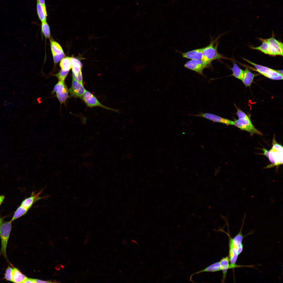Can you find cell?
Masks as SVG:
<instances>
[{
    "instance_id": "obj_37",
    "label": "cell",
    "mask_w": 283,
    "mask_h": 283,
    "mask_svg": "<svg viewBox=\"0 0 283 283\" xmlns=\"http://www.w3.org/2000/svg\"></svg>"
},
{
    "instance_id": "obj_8",
    "label": "cell",
    "mask_w": 283,
    "mask_h": 283,
    "mask_svg": "<svg viewBox=\"0 0 283 283\" xmlns=\"http://www.w3.org/2000/svg\"><path fill=\"white\" fill-rule=\"evenodd\" d=\"M209 64L202 60L192 59L184 64V67L205 77L203 74L204 69Z\"/></svg>"
},
{
    "instance_id": "obj_33",
    "label": "cell",
    "mask_w": 283,
    "mask_h": 283,
    "mask_svg": "<svg viewBox=\"0 0 283 283\" xmlns=\"http://www.w3.org/2000/svg\"><path fill=\"white\" fill-rule=\"evenodd\" d=\"M35 283H50L51 282L49 281H43L38 279H34Z\"/></svg>"
},
{
    "instance_id": "obj_31",
    "label": "cell",
    "mask_w": 283,
    "mask_h": 283,
    "mask_svg": "<svg viewBox=\"0 0 283 283\" xmlns=\"http://www.w3.org/2000/svg\"><path fill=\"white\" fill-rule=\"evenodd\" d=\"M262 150L264 152L262 154L265 156L267 157L268 158L269 154V151H268V150H267V149H266L264 148H263V149H262Z\"/></svg>"
},
{
    "instance_id": "obj_13",
    "label": "cell",
    "mask_w": 283,
    "mask_h": 283,
    "mask_svg": "<svg viewBox=\"0 0 283 283\" xmlns=\"http://www.w3.org/2000/svg\"><path fill=\"white\" fill-rule=\"evenodd\" d=\"M252 48L260 51L265 54L272 56L279 55L276 50L265 40H262V45L258 47H253Z\"/></svg>"
},
{
    "instance_id": "obj_12",
    "label": "cell",
    "mask_w": 283,
    "mask_h": 283,
    "mask_svg": "<svg viewBox=\"0 0 283 283\" xmlns=\"http://www.w3.org/2000/svg\"><path fill=\"white\" fill-rule=\"evenodd\" d=\"M42 191V190L37 193L33 192L30 197L25 199L22 201L20 205L29 210L34 203L43 198L39 196Z\"/></svg>"
},
{
    "instance_id": "obj_17",
    "label": "cell",
    "mask_w": 283,
    "mask_h": 283,
    "mask_svg": "<svg viewBox=\"0 0 283 283\" xmlns=\"http://www.w3.org/2000/svg\"><path fill=\"white\" fill-rule=\"evenodd\" d=\"M27 277L23 274L18 269L13 268L12 273V282L15 283H23Z\"/></svg>"
},
{
    "instance_id": "obj_18",
    "label": "cell",
    "mask_w": 283,
    "mask_h": 283,
    "mask_svg": "<svg viewBox=\"0 0 283 283\" xmlns=\"http://www.w3.org/2000/svg\"><path fill=\"white\" fill-rule=\"evenodd\" d=\"M36 11L39 19L41 22L46 21L47 14L46 9L40 3L38 0H36Z\"/></svg>"
},
{
    "instance_id": "obj_19",
    "label": "cell",
    "mask_w": 283,
    "mask_h": 283,
    "mask_svg": "<svg viewBox=\"0 0 283 283\" xmlns=\"http://www.w3.org/2000/svg\"><path fill=\"white\" fill-rule=\"evenodd\" d=\"M221 270V265L219 262L214 263L205 268L200 271L194 273L192 274L190 277V279L192 278L194 275L200 273L205 272H215Z\"/></svg>"
},
{
    "instance_id": "obj_5",
    "label": "cell",
    "mask_w": 283,
    "mask_h": 283,
    "mask_svg": "<svg viewBox=\"0 0 283 283\" xmlns=\"http://www.w3.org/2000/svg\"><path fill=\"white\" fill-rule=\"evenodd\" d=\"M234 125L241 130L249 132L251 136L254 134L262 135V132L254 126L248 116L245 118L235 120Z\"/></svg>"
},
{
    "instance_id": "obj_32",
    "label": "cell",
    "mask_w": 283,
    "mask_h": 283,
    "mask_svg": "<svg viewBox=\"0 0 283 283\" xmlns=\"http://www.w3.org/2000/svg\"><path fill=\"white\" fill-rule=\"evenodd\" d=\"M23 283H35L34 279L27 278Z\"/></svg>"
},
{
    "instance_id": "obj_20",
    "label": "cell",
    "mask_w": 283,
    "mask_h": 283,
    "mask_svg": "<svg viewBox=\"0 0 283 283\" xmlns=\"http://www.w3.org/2000/svg\"><path fill=\"white\" fill-rule=\"evenodd\" d=\"M276 50L279 55L283 56V44L274 37L265 40Z\"/></svg>"
},
{
    "instance_id": "obj_2",
    "label": "cell",
    "mask_w": 283,
    "mask_h": 283,
    "mask_svg": "<svg viewBox=\"0 0 283 283\" xmlns=\"http://www.w3.org/2000/svg\"><path fill=\"white\" fill-rule=\"evenodd\" d=\"M218 45L217 38L211 41L208 46L203 48L202 60L210 64L214 60L224 58L222 55L218 53L217 50Z\"/></svg>"
},
{
    "instance_id": "obj_29",
    "label": "cell",
    "mask_w": 283,
    "mask_h": 283,
    "mask_svg": "<svg viewBox=\"0 0 283 283\" xmlns=\"http://www.w3.org/2000/svg\"><path fill=\"white\" fill-rule=\"evenodd\" d=\"M54 61L55 63H57L64 57V53L60 55H52Z\"/></svg>"
},
{
    "instance_id": "obj_24",
    "label": "cell",
    "mask_w": 283,
    "mask_h": 283,
    "mask_svg": "<svg viewBox=\"0 0 283 283\" xmlns=\"http://www.w3.org/2000/svg\"><path fill=\"white\" fill-rule=\"evenodd\" d=\"M28 210L20 205L15 211L10 221L12 222L16 219L25 215Z\"/></svg>"
},
{
    "instance_id": "obj_22",
    "label": "cell",
    "mask_w": 283,
    "mask_h": 283,
    "mask_svg": "<svg viewBox=\"0 0 283 283\" xmlns=\"http://www.w3.org/2000/svg\"><path fill=\"white\" fill-rule=\"evenodd\" d=\"M59 65L61 70L64 71H69L72 68L70 57H66L61 61Z\"/></svg>"
},
{
    "instance_id": "obj_9",
    "label": "cell",
    "mask_w": 283,
    "mask_h": 283,
    "mask_svg": "<svg viewBox=\"0 0 283 283\" xmlns=\"http://www.w3.org/2000/svg\"><path fill=\"white\" fill-rule=\"evenodd\" d=\"M192 115L203 117L214 122L221 123L227 125H234V121L222 117L215 114L208 113L200 112L197 115Z\"/></svg>"
},
{
    "instance_id": "obj_30",
    "label": "cell",
    "mask_w": 283,
    "mask_h": 283,
    "mask_svg": "<svg viewBox=\"0 0 283 283\" xmlns=\"http://www.w3.org/2000/svg\"><path fill=\"white\" fill-rule=\"evenodd\" d=\"M237 115L238 118H244L247 117L248 116L240 109L237 108Z\"/></svg>"
},
{
    "instance_id": "obj_36",
    "label": "cell",
    "mask_w": 283,
    "mask_h": 283,
    "mask_svg": "<svg viewBox=\"0 0 283 283\" xmlns=\"http://www.w3.org/2000/svg\"><path fill=\"white\" fill-rule=\"evenodd\" d=\"M3 222V219L2 218L0 217V228Z\"/></svg>"
},
{
    "instance_id": "obj_15",
    "label": "cell",
    "mask_w": 283,
    "mask_h": 283,
    "mask_svg": "<svg viewBox=\"0 0 283 283\" xmlns=\"http://www.w3.org/2000/svg\"><path fill=\"white\" fill-rule=\"evenodd\" d=\"M219 262L222 273V282H224L226 278L228 270L229 269L230 263L228 256L223 258Z\"/></svg>"
},
{
    "instance_id": "obj_1",
    "label": "cell",
    "mask_w": 283,
    "mask_h": 283,
    "mask_svg": "<svg viewBox=\"0 0 283 283\" xmlns=\"http://www.w3.org/2000/svg\"><path fill=\"white\" fill-rule=\"evenodd\" d=\"M246 216V214L245 213L243 219L242 226L238 233L233 238L231 237L228 234H227L229 238V251L228 256L230 263L229 269H234L241 266L236 265V263L238 255L241 253L243 249L242 241L243 236L242 233V230Z\"/></svg>"
},
{
    "instance_id": "obj_10",
    "label": "cell",
    "mask_w": 283,
    "mask_h": 283,
    "mask_svg": "<svg viewBox=\"0 0 283 283\" xmlns=\"http://www.w3.org/2000/svg\"><path fill=\"white\" fill-rule=\"evenodd\" d=\"M85 90L83 83L78 81L73 78L72 86L68 90L71 96L75 98H81Z\"/></svg>"
},
{
    "instance_id": "obj_7",
    "label": "cell",
    "mask_w": 283,
    "mask_h": 283,
    "mask_svg": "<svg viewBox=\"0 0 283 283\" xmlns=\"http://www.w3.org/2000/svg\"><path fill=\"white\" fill-rule=\"evenodd\" d=\"M52 93H56V96L61 104L64 103L69 97L68 91L64 81L59 80L55 85Z\"/></svg>"
},
{
    "instance_id": "obj_28",
    "label": "cell",
    "mask_w": 283,
    "mask_h": 283,
    "mask_svg": "<svg viewBox=\"0 0 283 283\" xmlns=\"http://www.w3.org/2000/svg\"><path fill=\"white\" fill-rule=\"evenodd\" d=\"M70 62L72 67H82V64L80 60L73 57H70Z\"/></svg>"
},
{
    "instance_id": "obj_6",
    "label": "cell",
    "mask_w": 283,
    "mask_h": 283,
    "mask_svg": "<svg viewBox=\"0 0 283 283\" xmlns=\"http://www.w3.org/2000/svg\"><path fill=\"white\" fill-rule=\"evenodd\" d=\"M82 98L86 105L89 107L99 106L107 110L118 111L117 110L108 107L101 104L92 94L86 90Z\"/></svg>"
},
{
    "instance_id": "obj_21",
    "label": "cell",
    "mask_w": 283,
    "mask_h": 283,
    "mask_svg": "<svg viewBox=\"0 0 283 283\" xmlns=\"http://www.w3.org/2000/svg\"><path fill=\"white\" fill-rule=\"evenodd\" d=\"M50 41L52 55H60L64 53L62 48L59 43L52 40H50Z\"/></svg>"
},
{
    "instance_id": "obj_23",
    "label": "cell",
    "mask_w": 283,
    "mask_h": 283,
    "mask_svg": "<svg viewBox=\"0 0 283 283\" xmlns=\"http://www.w3.org/2000/svg\"><path fill=\"white\" fill-rule=\"evenodd\" d=\"M231 70L233 72L232 75L242 80L244 70L241 68L235 63H233Z\"/></svg>"
},
{
    "instance_id": "obj_26",
    "label": "cell",
    "mask_w": 283,
    "mask_h": 283,
    "mask_svg": "<svg viewBox=\"0 0 283 283\" xmlns=\"http://www.w3.org/2000/svg\"><path fill=\"white\" fill-rule=\"evenodd\" d=\"M69 72V71H64L61 70L58 73L54 75V76L58 79L59 80L64 81Z\"/></svg>"
},
{
    "instance_id": "obj_25",
    "label": "cell",
    "mask_w": 283,
    "mask_h": 283,
    "mask_svg": "<svg viewBox=\"0 0 283 283\" xmlns=\"http://www.w3.org/2000/svg\"><path fill=\"white\" fill-rule=\"evenodd\" d=\"M42 32L46 38H49L51 36L50 26L47 21L42 22L41 25Z\"/></svg>"
},
{
    "instance_id": "obj_14",
    "label": "cell",
    "mask_w": 283,
    "mask_h": 283,
    "mask_svg": "<svg viewBox=\"0 0 283 283\" xmlns=\"http://www.w3.org/2000/svg\"><path fill=\"white\" fill-rule=\"evenodd\" d=\"M203 48L197 49L187 52H181L179 51L183 58L192 59L202 60Z\"/></svg>"
},
{
    "instance_id": "obj_11",
    "label": "cell",
    "mask_w": 283,
    "mask_h": 283,
    "mask_svg": "<svg viewBox=\"0 0 283 283\" xmlns=\"http://www.w3.org/2000/svg\"><path fill=\"white\" fill-rule=\"evenodd\" d=\"M272 164L268 166L267 168L277 166L283 164V151H280L272 148L269 151V157Z\"/></svg>"
},
{
    "instance_id": "obj_35",
    "label": "cell",
    "mask_w": 283,
    "mask_h": 283,
    "mask_svg": "<svg viewBox=\"0 0 283 283\" xmlns=\"http://www.w3.org/2000/svg\"><path fill=\"white\" fill-rule=\"evenodd\" d=\"M5 198L4 195H0V205L2 203Z\"/></svg>"
},
{
    "instance_id": "obj_27",
    "label": "cell",
    "mask_w": 283,
    "mask_h": 283,
    "mask_svg": "<svg viewBox=\"0 0 283 283\" xmlns=\"http://www.w3.org/2000/svg\"><path fill=\"white\" fill-rule=\"evenodd\" d=\"M13 268L9 266H8L6 271L4 275V278L7 280L12 282V273Z\"/></svg>"
},
{
    "instance_id": "obj_16",
    "label": "cell",
    "mask_w": 283,
    "mask_h": 283,
    "mask_svg": "<svg viewBox=\"0 0 283 283\" xmlns=\"http://www.w3.org/2000/svg\"><path fill=\"white\" fill-rule=\"evenodd\" d=\"M244 71L243 75L242 81L246 86H250L256 74L253 73L247 68H246Z\"/></svg>"
},
{
    "instance_id": "obj_34",
    "label": "cell",
    "mask_w": 283,
    "mask_h": 283,
    "mask_svg": "<svg viewBox=\"0 0 283 283\" xmlns=\"http://www.w3.org/2000/svg\"><path fill=\"white\" fill-rule=\"evenodd\" d=\"M40 3L45 8H46L45 0H38Z\"/></svg>"
},
{
    "instance_id": "obj_4",
    "label": "cell",
    "mask_w": 283,
    "mask_h": 283,
    "mask_svg": "<svg viewBox=\"0 0 283 283\" xmlns=\"http://www.w3.org/2000/svg\"><path fill=\"white\" fill-rule=\"evenodd\" d=\"M243 59L253 66L255 68L256 71L265 77L274 80L283 79V75L280 74L278 70L255 63L246 59L244 58Z\"/></svg>"
},
{
    "instance_id": "obj_3",
    "label": "cell",
    "mask_w": 283,
    "mask_h": 283,
    "mask_svg": "<svg viewBox=\"0 0 283 283\" xmlns=\"http://www.w3.org/2000/svg\"><path fill=\"white\" fill-rule=\"evenodd\" d=\"M12 222L10 221L3 222L0 228L1 245L0 255H2L5 258H7L6 249L11 230Z\"/></svg>"
}]
</instances>
